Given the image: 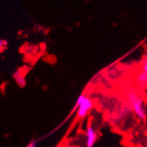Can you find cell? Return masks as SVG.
Returning a JSON list of instances; mask_svg holds the SVG:
<instances>
[{
	"instance_id": "6da1fadb",
	"label": "cell",
	"mask_w": 147,
	"mask_h": 147,
	"mask_svg": "<svg viewBox=\"0 0 147 147\" xmlns=\"http://www.w3.org/2000/svg\"><path fill=\"white\" fill-rule=\"evenodd\" d=\"M127 99L137 119L142 120V121L143 120H145L146 111H145L144 103L142 97L139 94H137L135 91H129L127 93Z\"/></svg>"
},
{
	"instance_id": "5b68a950",
	"label": "cell",
	"mask_w": 147,
	"mask_h": 147,
	"mask_svg": "<svg viewBox=\"0 0 147 147\" xmlns=\"http://www.w3.org/2000/svg\"><path fill=\"white\" fill-rule=\"evenodd\" d=\"M26 147H37V144L34 142V141H32V142H30Z\"/></svg>"
},
{
	"instance_id": "3957f363",
	"label": "cell",
	"mask_w": 147,
	"mask_h": 147,
	"mask_svg": "<svg viewBox=\"0 0 147 147\" xmlns=\"http://www.w3.org/2000/svg\"><path fill=\"white\" fill-rule=\"evenodd\" d=\"M86 137V147H94L97 141V132L92 125L86 127L85 131Z\"/></svg>"
},
{
	"instance_id": "7a4b0ae2",
	"label": "cell",
	"mask_w": 147,
	"mask_h": 147,
	"mask_svg": "<svg viewBox=\"0 0 147 147\" xmlns=\"http://www.w3.org/2000/svg\"><path fill=\"white\" fill-rule=\"evenodd\" d=\"M76 106L77 117L79 119H83L88 114V112L93 108V101L91 98L88 97L85 94H81L77 100Z\"/></svg>"
},
{
	"instance_id": "277c9868",
	"label": "cell",
	"mask_w": 147,
	"mask_h": 147,
	"mask_svg": "<svg viewBox=\"0 0 147 147\" xmlns=\"http://www.w3.org/2000/svg\"><path fill=\"white\" fill-rule=\"evenodd\" d=\"M136 84L140 86V88H146L147 86V71H142L138 73L136 77Z\"/></svg>"
}]
</instances>
